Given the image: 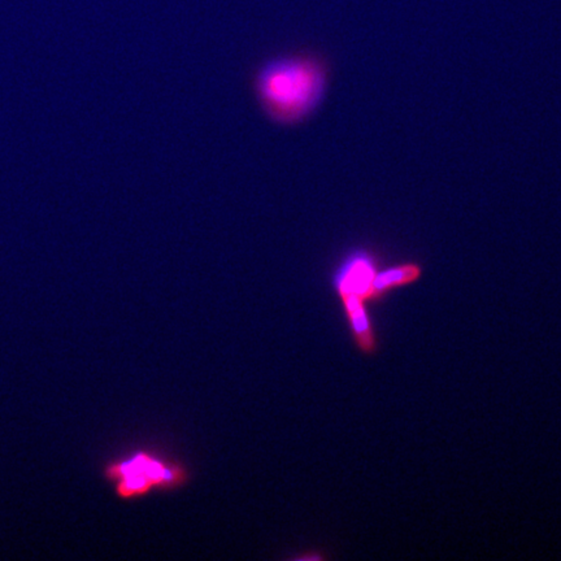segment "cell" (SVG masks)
Masks as SVG:
<instances>
[{"label":"cell","mask_w":561,"mask_h":561,"mask_svg":"<svg viewBox=\"0 0 561 561\" xmlns=\"http://www.w3.org/2000/svg\"><path fill=\"white\" fill-rule=\"evenodd\" d=\"M329 82L324 56L298 51L272 58L256 70L255 95L265 114L280 125H298L321 104Z\"/></svg>","instance_id":"cell-1"},{"label":"cell","mask_w":561,"mask_h":561,"mask_svg":"<svg viewBox=\"0 0 561 561\" xmlns=\"http://www.w3.org/2000/svg\"><path fill=\"white\" fill-rule=\"evenodd\" d=\"M140 474L155 485L156 490H175L189 481V472L178 463L165 460L149 451H138L121 460H114L104 468L109 482L125 475Z\"/></svg>","instance_id":"cell-2"},{"label":"cell","mask_w":561,"mask_h":561,"mask_svg":"<svg viewBox=\"0 0 561 561\" xmlns=\"http://www.w3.org/2000/svg\"><path fill=\"white\" fill-rule=\"evenodd\" d=\"M422 268L419 263L396 264L382 271H377L369 289L368 302H379L395 289L408 286L420 280Z\"/></svg>","instance_id":"cell-4"},{"label":"cell","mask_w":561,"mask_h":561,"mask_svg":"<svg viewBox=\"0 0 561 561\" xmlns=\"http://www.w3.org/2000/svg\"><path fill=\"white\" fill-rule=\"evenodd\" d=\"M338 297L342 300L343 309L356 347L364 355H374L377 352V337L367 309V302L353 294H342Z\"/></svg>","instance_id":"cell-3"}]
</instances>
